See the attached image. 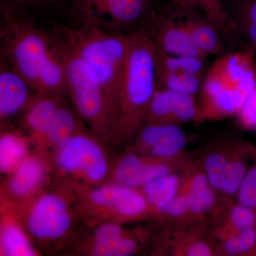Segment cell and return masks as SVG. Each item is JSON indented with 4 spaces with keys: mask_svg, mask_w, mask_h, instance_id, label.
Segmentation results:
<instances>
[{
    "mask_svg": "<svg viewBox=\"0 0 256 256\" xmlns=\"http://www.w3.org/2000/svg\"><path fill=\"white\" fill-rule=\"evenodd\" d=\"M58 108L54 101L50 99L37 101L28 111V126L35 132L46 136Z\"/></svg>",
    "mask_w": 256,
    "mask_h": 256,
    "instance_id": "cell-25",
    "label": "cell"
},
{
    "mask_svg": "<svg viewBox=\"0 0 256 256\" xmlns=\"http://www.w3.org/2000/svg\"><path fill=\"white\" fill-rule=\"evenodd\" d=\"M44 169L41 163L33 158H25L14 170L10 180V190L18 196H24L32 192L41 182Z\"/></svg>",
    "mask_w": 256,
    "mask_h": 256,
    "instance_id": "cell-16",
    "label": "cell"
},
{
    "mask_svg": "<svg viewBox=\"0 0 256 256\" xmlns=\"http://www.w3.org/2000/svg\"><path fill=\"white\" fill-rule=\"evenodd\" d=\"M188 210V195H178L170 203L166 212L173 216H180Z\"/></svg>",
    "mask_w": 256,
    "mask_h": 256,
    "instance_id": "cell-33",
    "label": "cell"
},
{
    "mask_svg": "<svg viewBox=\"0 0 256 256\" xmlns=\"http://www.w3.org/2000/svg\"><path fill=\"white\" fill-rule=\"evenodd\" d=\"M74 130L75 119L72 112L65 108H58L46 136L53 144L62 148L73 137Z\"/></svg>",
    "mask_w": 256,
    "mask_h": 256,
    "instance_id": "cell-26",
    "label": "cell"
},
{
    "mask_svg": "<svg viewBox=\"0 0 256 256\" xmlns=\"http://www.w3.org/2000/svg\"><path fill=\"white\" fill-rule=\"evenodd\" d=\"M90 198L96 204L108 207L126 216L140 214L146 207V198L141 194L119 183L94 190Z\"/></svg>",
    "mask_w": 256,
    "mask_h": 256,
    "instance_id": "cell-9",
    "label": "cell"
},
{
    "mask_svg": "<svg viewBox=\"0 0 256 256\" xmlns=\"http://www.w3.org/2000/svg\"><path fill=\"white\" fill-rule=\"evenodd\" d=\"M238 114L244 128L256 129V86L247 96Z\"/></svg>",
    "mask_w": 256,
    "mask_h": 256,
    "instance_id": "cell-32",
    "label": "cell"
},
{
    "mask_svg": "<svg viewBox=\"0 0 256 256\" xmlns=\"http://www.w3.org/2000/svg\"><path fill=\"white\" fill-rule=\"evenodd\" d=\"M238 200L244 206L256 208V165L247 172L238 190Z\"/></svg>",
    "mask_w": 256,
    "mask_h": 256,
    "instance_id": "cell-30",
    "label": "cell"
},
{
    "mask_svg": "<svg viewBox=\"0 0 256 256\" xmlns=\"http://www.w3.org/2000/svg\"><path fill=\"white\" fill-rule=\"evenodd\" d=\"M180 8L200 13L224 34L227 42L233 44L236 40L228 14L222 0H174Z\"/></svg>",
    "mask_w": 256,
    "mask_h": 256,
    "instance_id": "cell-15",
    "label": "cell"
},
{
    "mask_svg": "<svg viewBox=\"0 0 256 256\" xmlns=\"http://www.w3.org/2000/svg\"><path fill=\"white\" fill-rule=\"evenodd\" d=\"M67 87L66 72L63 57L52 52L38 74L36 88L42 92H54Z\"/></svg>",
    "mask_w": 256,
    "mask_h": 256,
    "instance_id": "cell-19",
    "label": "cell"
},
{
    "mask_svg": "<svg viewBox=\"0 0 256 256\" xmlns=\"http://www.w3.org/2000/svg\"><path fill=\"white\" fill-rule=\"evenodd\" d=\"M63 58L67 87L79 112L88 120L100 122L109 104L104 88L95 74L73 50L69 48Z\"/></svg>",
    "mask_w": 256,
    "mask_h": 256,
    "instance_id": "cell-3",
    "label": "cell"
},
{
    "mask_svg": "<svg viewBox=\"0 0 256 256\" xmlns=\"http://www.w3.org/2000/svg\"><path fill=\"white\" fill-rule=\"evenodd\" d=\"M69 46L95 74L109 102L118 100L120 87L130 46V34H110L99 30L70 32Z\"/></svg>",
    "mask_w": 256,
    "mask_h": 256,
    "instance_id": "cell-2",
    "label": "cell"
},
{
    "mask_svg": "<svg viewBox=\"0 0 256 256\" xmlns=\"http://www.w3.org/2000/svg\"><path fill=\"white\" fill-rule=\"evenodd\" d=\"M137 246L132 239L122 235L120 227L106 224L98 229L95 236L94 254L98 256H128L136 252Z\"/></svg>",
    "mask_w": 256,
    "mask_h": 256,
    "instance_id": "cell-14",
    "label": "cell"
},
{
    "mask_svg": "<svg viewBox=\"0 0 256 256\" xmlns=\"http://www.w3.org/2000/svg\"><path fill=\"white\" fill-rule=\"evenodd\" d=\"M188 210L194 213L206 212L213 206L216 200L214 188L210 186L206 175L198 174L192 180L188 194Z\"/></svg>",
    "mask_w": 256,
    "mask_h": 256,
    "instance_id": "cell-22",
    "label": "cell"
},
{
    "mask_svg": "<svg viewBox=\"0 0 256 256\" xmlns=\"http://www.w3.org/2000/svg\"><path fill=\"white\" fill-rule=\"evenodd\" d=\"M158 70L193 74L205 78L208 72L207 58L200 56H173L156 46Z\"/></svg>",
    "mask_w": 256,
    "mask_h": 256,
    "instance_id": "cell-17",
    "label": "cell"
},
{
    "mask_svg": "<svg viewBox=\"0 0 256 256\" xmlns=\"http://www.w3.org/2000/svg\"><path fill=\"white\" fill-rule=\"evenodd\" d=\"M228 163L223 156L216 153L210 154L206 158L205 168L207 178L210 186L214 190H220Z\"/></svg>",
    "mask_w": 256,
    "mask_h": 256,
    "instance_id": "cell-27",
    "label": "cell"
},
{
    "mask_svg": "<svg viewBox=\"0 0 256 256\" xmlns=\"http://www.w3.org/2000/svg\"><path fill=\"white\" fill-rule=\"evenodd\" d=\"M72 220L66 204L54 194H46L38 198L28 218V228L38 238H56L70 228Z\"/></svg>",
    "mask_w": 256,
    "mask_h": 256,
    "instance_id": "cell-7",
    "label": "cell"
},
{
    "mask_svg": "<svg viewBox=\"0 0 256 256\" xmlns=\"http://www.w3.org/2000/svg\"><path fill=\"white\" fill-rule=\"evenodd\" d=\"M178 92L168 88H158L152 99L148 112L158 124H174Z\"/></svg>",
    "mask_w": 256,
    "mask_h": 256,
    "instance_id": "cell-21",
    "label": "cell"
},
{
    "mask_svg": "<svg viewBox=\"0 0 256 256\" xmlns=\"http://www.w3.org/2000/svg\"><path fill=\"white\" fill-rule=\"evenodd\" d=\"M31 86L15 69H2L0 73V114L9 117L18 112L26 104Z\"/></svg>",
    "mask_w": 256,
    "mask_h": 256,
    "instance_id": "cell-13",
    "label": "cell"
},
{
    "mask_svg": "<svg viewBox=\"0 0 256 256\" xmlns=\"http://www.w3.org/2000/svg\"><path fill=\"white\" fill-rule=\"evenodd\" d=\"M158 88L156 44L148 30L133 32L118 96L126 124L137 122Z\"/></svg>",
    "mask_w": 256,
    "mask_h": 256,
    "instance_id": "cell-1",
    "label": "cell"
},
{
    "mask_svg": "<svg viewBox=\"0 0 256 256\" xmlns=\"http://www.w3.org/2000/svg\"><path fill=\"white\" fill-rule=\"evenodd\" d=\"M256 242V230L254 228L240 230L237 235L227 240L225 244L226 252L229 254H238L247 252L254 246Z\"/></svg>",
    "mask_w": 256,
    "mask_h": 256,
    "instance_id": "cell-29",
    "label": "cell"
},
{
    "mask_svg": "<svg viewBox=\"0 0 256 256\" xmlns=\"http://www.w3.org/2000/svg\"><path fill=\"white\" fill-rule=\"evenodd\" d=\"M158 88H168L185 95L194 96L202 88L204 78L193 74L158 70Z\"/></svg>",
    "mask_w": 256,
    "mask_h": 256,
    "instance_id": "cell-20",
    "label": "cell"
},
{
    "mask_svg": "<svg viewBox=\"0 0 256 256\" xmlns=\"http://www.w3.org/2000/svg\"><path fill=\"white\" fill-rule=\"evenodd\" d=\"M246 172L245 164L242 162L236 160L229 162L220 191L227 194H234L238 192Z\"/></svg>",
    "mask_w": 256,
    "mask_h": 256,
    "instance_id": "cell-28",
    "label": "cell"
},
{
    "mask_svg": "<svg viewBox=\"0 0 256 256\" xmlns=\"http://www.w3.org/2000/svg\"><path fill=\"white\" fill-rule=\"evenodd\" d=\"M232 224L238 232L254 228L256 217L254 210L240 204L233 208L230 214Z\"/></svg>",
    "mask_w": 256,
    "mask_h": 256,
    "instance_id": "cell-31",
    "label": "cell"
},
{
    "mask_svg": "<svg viewBox=\"0 0 256 256\" xmlns=\"http://www.w3.org/2000/svg\"><path fill=\"white\" fill-rule=\"evenodd\" d=\"M26 146L22 140L6 134L0 140V168L2 172L14 171L26 156Z\"/></svg>",
    "mask_w": 256,
    "mask_h": 256,
    "instance_id": "cell-23",
    "label": "cell"
},
{
    "mask_svg": "<svg viewBox=\"0 0 256 256\" xmlns=\"http://www.w3.org/2000/svg\"><path fill=\"white\" fill-rule=\"evenodd\" d=\"M170 174V168L160 163H146L138 156L129 154L119 163L116 172L118 182L129 188L146 186L156 178Z\"/></svg>",
    "mask_w": 256,
    "mask_h": 256,
    "instance_id": "cell-12",
    "label": "cell"
},
{
    "mask_svg": "<svg viewBox=\"0 0 256 256\" xmlns=\"http://www.w3.org/2000/svg\"><path fill=\"white\" fill-rule=\"evenodd\" d=\"M180 180L175 175L168 174L143 186L146 198L152 205L166 212L173 200L178 196Z\"/></svg>",
    "mask_w": 256,
    "mask_h": 256,
    "instance_id": "cell-18",
    "label": "cell"
},
{
    "mask_svg": "<svg viewBox=\"0 0 256 256\" xmlns=\"http://www.w3.org/2000/svg\"><path fill=\"white\" fill-rule=\"evenodd\" d=\"M142 140L152 154L160 158H171L182 150L186 137L176 124H154L146 126L142 132Z\"/></svg>",
    "mask_w": 256,
    "mask_h": 256,
    "instance_id": "cell-10",
    "label": "cell"
},
{
    "mask_svg": "<svg viewBox=\"0 0 256 256\" xmlns=\"http://www.w3.org/2000/svg\"><path fill=\"white\" fill-rule=\"evenodd\" d=\"M12 30L9 50L14 69L36 88L40 70L53 50L43 34L34 28L18 25Z\"/></svg>",
    "mask_w": 256,
    "mask_h": 256,
    "instance_id": "cell-4",
    "label": "cell"
},
{
    "mask_svg": "<svg viewBox=\"0 0 256 256\" xmlns=\"http://www.w3.org/2000/svg\"><path fill=\"white\" fill-rule=\"evenodd\" d=\"M2 247L6 256H34V250L28 238L18 226L12 224L5 225L2 232Z\"/></svg>",
    "mask_w": 256,
    "mask_h": 256,
    "instance_id": "cell-24",
    "label": "cell"
},
{
    "mask_svg": "<svg viewBox=\"0 0 256 256\" xmlns=\"http://www.w3.org/2000/svg\"><path fill=\"white\" fill-rule=\"evenodd\" d=\"M88 20L108 22L121 26H134L144 20L152 23L163 10H153L152 0H80Z\"/></svg>",
    "mask_w": 256,
    "mask_h": 256,
    "instance_id": "cell-5",
    "label": "cell"
},
{
    "mask_svg": "<svg viewBox=\"0 0 256 256\" xmlns=\"http://www.w3.org/2000/svg\"><path fill=\"white\" fill-rule=\"evenodd\" d=\"M222 3L240 44L256 54V0H228Z\"/></svg>",
    "mask_w": 256,
    "mask_h": 256,
    "instance_id": "cell-11",
    "label": "cell"
},
{
    "mask_svg": "<svg viewBox=\"0 0 256 256\" xmlns=\"http://www.w3.org/2000/svg\"><path fill=\"white\" fill-rule=\"evenodd\" d=\"M58 162L65 171L82 172L95 182L101 181L108 172L104 152L96 143L85 136H73L62 146Z\"/></svg>",
    "mask_w": 256,
    "mask_h": 256,
    "instance_id": "cell-6",
    "label": "cell"
},
{
    "mask_svg": "<svg viewBox=\"0 0 256 256\" xmlns=\"http://www.w3.org/2000/svg\"><path fill=\"white\" fill-rule=\"evenodd\" d=\"M212 250L208 245L203 242H196L192 244L188 249V255L190 256H208Z\"/></svg>",
    "mask_w": 256,
    "mask_h": 256,
    "instance_id": "cell-34",
    "label": "cell"
},
{
    "mask_svg": "<svg viewBox=\"0 0 256 256\" xmlns=\"http://www.w3.org/2000/svg\"><path fill=\"white\" fill-rule=\"evenodd\" d=\"M178 10L195 46L204 57L220 56L232 52L224 34L205 16L178 6Z\"/></svg>",
    "mask_w": 256,
    "mask_h": 256,
    "instance_id": "cell-8",
    "label": "cell"
}]
</instances>
